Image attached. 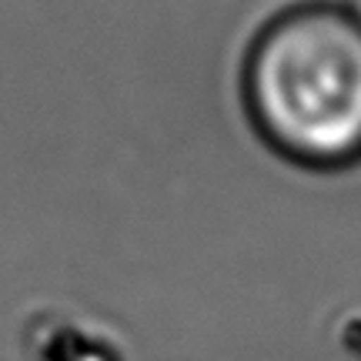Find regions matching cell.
<instances>
[{
    "label": "cell",
    "instance_id": "6da1fadb",
    "mask_svg": "<svg viewBox=\"0 0 361 361\" xmlns=\"http://www.w3.org/2000/svg\"><path fill=\"white\" fill-rule=\"evenodd\" d=\"M245 101L278 154L311 168L361 157V24L341 4H301L261 27Z\"/></svg>",
    "mask_w": 361,
    "mask_h": 361
},
{
    "label": "cell",
    "instance_id": "7a4b0ae2",
    "mask_svg": "<svg viewBox=\"0 0 361 361\" xmlns=\"http://www.w3.org/2000/svg\"><path fill=\"white\" fill-rule=\"evenodd\" d=\"M348 11H351V17L361 24V0H348Z\"/></svg>",
    "mask_w": 361,
    "mask_h": 361
}]
</instances>
